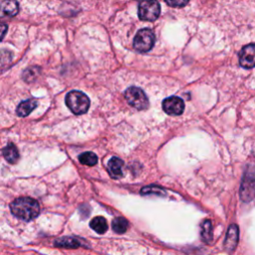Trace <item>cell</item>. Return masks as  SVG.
<instances>
[{
  "mask_svg": "<svg viewBox=\"0 0 255 255\" xmlns=\"http://www.w3.org/2000/svg\"><path fill=\"white\" fill-rule=\"evenodd\" d=\"M11 212L24 221H30L40 213L39 203L31 197H19L10 203Z\"/></svg>",
  "mask_w": 255,
  "mask_h": 255,
  "instance_id": "1",
  "label": "cell"
},
{
  "mask_svg": "<svg viewBox=\"0 0 255 255\" xmlns=\"http://www.w3.org/2000/svg\"><path fill=\"white\" fill-rule=\"evenodd\" d=\"M90 99L80 91H71L66 96V105L75 115H83L90 108Z\"/></svg>",
  "mask_w": 255,
  "mask_h": 255,
  "instance_id": "2",
  "label": "cell"
},
{
  "mask_svg": "<svg viewBox=\"0 0 255 255\" xmlns=\"http://www.w3.org/2000/svg\"><path fill=\"white\" fill-rule=\"evenodd\" d=\"M240 198L244 202H249L255 197V164L248 165L246 168L240 190H239Z\"/></svg>",
  "mask_w": 255,
  "mask_h": 255,
  "instance_id": "3",
  "label": "cell"
},
{
  "mask_svg": "<svg viewBox=\"0 0 255 255\" xmlns=\"http://www.w3.org/2000/svg\"><path fill=\"white\" fill-rule=\"evenodd\" d=\"M154 33L148 28H143L135 34L133 39V48L140 53H145L151 50L154 45Z\"/></svg>",
  "mask_w": 255,
  "mask_h": 255,
  "instance_id": "4",
  "label": "cell"
},
{
  "mask_svg": "<svg viewBox=\"0 0 255 255\" xmlns=\"http://www.w3.org/2000/svg\"><path fill=\"white\" fill-rule=\"evenodd\" d=\"M160 14L157 0H142L138 4V18L142 21H154Z\"/></svg>",
  "mask_w": 255,
  "mask_h": 255,
  "instance_id": "5",
  "label": "cell"
},
{
  "mask_svg": "<svg viewBox=\"0 0 255 255\" xmlns=\"http://www.w3.org/2000/svg\"><path fill=\"white\" fill-rule=\"evenodd\" d=\"M125 98L128 105L137 110H144L148 107V99L146 95L137 87L128 88L125 92Z\"/></svg>",
  "mask_w": 255,
  "mask_h": 255,
  "instance_id": "6",
  "label": "cell"
},
{
  "mask_svg": "<svg viewBox=\"0 0 255 255\" xmlns=\"http://www.w3.org/2000/svg\"><path fill=\"white\" fill-rule=\"evenodd\" d=\"M162 109L169 116H179L183 113L184 102L179 97L171 96L163 100Z\"/></svg>",
  "mask_w": 255,
  "mask_h": 255,
  "instance_id": "7",
  "label": "cell"
},
{
  "mask_svg": "<svg viewBox=\"0 0 255 255\" xmlns=\"http://www.w3.org/2000/svg\"><path fill=\"white\" fill-rule=\"evenodd\" d=\"M239 64L246 69L255 67V44L246 45L241 49L239 53Z\"/></svg>",
  "mask_w": 255,
  "mask_h": 255,
  "instance_id": "8",
  "label": "cell"
},
{
  "mask_svg": "<svg viewBox=\"0 0 255 255\" xmlns=\"http://www.w3.org/2000/svg\"><path fill=\"white\" fill-rule=\"evenodd\" d=\"M238 237H239V230L236 224H231L228 228L224 247L228 252H232L238 243Z\"/></svg>",
  "mask_w": 255,
  "mask_h": 255,
  "instance_id": "9",
  "label": "cell"
},
{
  "mask_svg": "<svg viewBox=\"0 0 255 255\" xmlns=\"http://www.w3.org/2000/svg\"><path fill=\"white\" fill-rule=\"evenodd\" d=\"M19 12V4L16 0H4L0 3V17H13Z\"/></svg>",
  "mask_w": 255,
  "mask_h": 255,
  "instance_id": "10",
  "label": "cell"
},
{
  "mask_svg": "<svg viewBox=\"0 0 255 255\" xmlns=\"http://www.w3.org/2000/svg\"><path fill=\"white\" fill-rule=\"evenodd\" d=\"M124 161L119 157H112L108 162V171L113 178H121L123 176Z\"/></svg>",
  "mask_w": 255,
  "mask_h": 255,
  "instance_id": "11",
  "label": "cell"
},
{
  "mask_svg": "<svg viewBox=\"0 0 255 255\" xmlns=\"http://www.w3.org/2000/svg\"><path fill=\"white\" fill-rule=\"evenodd\" d=\"M37 105L38 102L36 99H29L24 102H21L16 109V114L19 117H27L35 110Z\"/></svg>",
  "mask_w": 255,
  "mask_h": 255,
  "instance_id": "12",
  "label": "cell"
},
{
  "mask_svg": "<svg viewBox=\"0 0 255 255\" xmlns=\"http://www.w3.org/2000/svg\"><path fill=\"white\" fill-rule=\"evenodd\" d=\"M3 156L10 163H16L19 159V152L16 145L12 142H9L2 150Z\"/></svg>",
  "mask_w": 255,
  "mask_h": 255,
  "instance_id": "13",
  "label": "cell"
},
{
  "mask_svg": "<svg viewBox=\"0 0 255 255\" xmlns=\"http://www.w3.org/2000/svg\"><path fill=\"white\" fill-rule=\"evenodd\" d=\"M90 226L92 229H94L97 233H100V234H103L108 230L107 220L103 216H97L93 218L90 222Z\"/></svg>",
  "mask_w": 255,
  "mask_h": 255,
  "instance_id": "14",
  "label": "cell"
},
{
  "mask_svg": "<svg viewBox=\"0 0 255 255\" xmlns=\"http://www.w3.org/2000/svg\"><path fill=\"white\" fill-rule=\"evenodd\" d=\"M55 245L62 248H78L81 242L73 237H62L55 241Z\"/></svg>",
  "mask_w": 255,
  "mask_h": 255,
  "instance_id": "15",
  "label": "cell"
},
{
  "mask_svg": "<svg viewBox=\"0 0 255 255\" xmlns=\"http://www.w3.org/2000/svg\"><path fill=\"white\" fill-rule=\"evenodd\" d=\"M128 227V222L126 218L124 217H116L114 220H113V223H112V228L115 232L117 233H124L127 231Z\"/></svg>",
  "mask_w": 255,
  "mask_h": 255,
  "instance_id": "16",
  "label": "cell"
},
{
  "mask_svg": "<svg viewBox=\"0 0 255 255\" xmlns=\"http://www.w3.org/2000/svg\"><path fill=\"white\" fill-rule=\"evenodd\" d=\"M79 160L85 165L93 166L98 162V156L92 151H86L79 155Z\"/></svg>",
  "mask_w": 255,
  "mask_h": 255,
  "instance_id": "17",
  "label": "cell"
},
{
  "mask_svg": "<svg viewBox=\"0 0 255 255\" xmlns=\"http://www.w3.org/2000/svg\"><path fill=\"white\" fill-rule=\"evenodd\" d=\"M201 236L205 242H211L212 240V225L210 220H205L201 225Z\"/></svg>",
  "mask_w": 255,
  "mask_h": 255,
  "instance_id": "18",
  "label": "cell"
},
{
  "mask_svg": "<svg viewBox=\"0 0 255 255\" xmlns=\"http://www.w3.org/2000/svg\"><path fill=\"white\" fill-rule=\"evenodd\" d=\"M39 73H40L39 67H30L24 71L23 79H24V81H26L28 83L33 82L37 78Z\"/></svg>",
  "mask_w": 255,
  "mask_h": 255,
  "instance_id": "19",
  "label": "cell"
},
{
  "mask_svg": "<svg viewBox=\"0 0 255 255\" xmlns=\"http://www.w3.org/2000/svg\"><path fill=\"white\" fill-rule=\"evenodd\" d=\"M13 55L9 51H0V70L5 69L12 62Z\"/></svg>",
  "mask_w": 255,
  "mask_h": 255,
  "instance_id": "20",
  "label": "cell"
},
{
  "mask_svg": "<svg viewBox=\"0 0 255 255\" xmlns=\"http://www.w3.org/2000/svg\"><path fill=\"white\" fill-rule=\"evenodd\" d=\"M165 3L168 5V6H171V7H183L185 6L189 0H164Z\"/></svg>",
  "mask_w": 255,
  "mask_h": 255,
  "instance_id": "21",
  "label": "cell"
},
{
  "mask_svg": "<svg viewBox=\"0 0 255 255\" xmlns=\"http://www.w3.org/2000/svg\"><path fill=\"white\" fill-rule=\"evenodd\" d=\"M163 190H161L160 188H158L157 186H147V187H144L142 188L141 192L143 194H146V193H157V194H162L164 192H162Z\"/></svg>",
  "mask_w": 255,
  "mask_h": 255,
  "instance_id": "22",
  "label": "cell"
},
{
  "mask_svg": "<svg viewBox=\"0 0 255 255\" xmlns=\"http://www.w3.org/2000/svg\"><path fill=\"white\" fill-rule=\"evenodd\" d=\"M7 29H8V26H7L5 23L0 22V41H1V40L4 38V36L6 35Z\"/></svg>",
  "mask_w": 255,
  "mask_h": 255,
  "instance_id": "23",
  "label": "cell"
}]
</instances>
